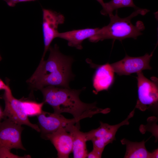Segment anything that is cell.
<instances>
[{"instance_id": "1", "label": "cell", "mask_w": 158, "mask_h": 158, "mask_svg": "<svg viewBox=\"0 0 158 158\" xmlns=\"http://www.w3.org/2000/svg\"><path fill=\"white\" fill-rule=\"evenodd\" d=\"M49 50L48 59L41 60L27 83L36 90L49 86L70 87L69 82L73 77L71 69L73 59L62 54L56 44L50 46Z\"/></svg>"}, {"instance_id": "2", "label": "cell", "mask_w": 158, "mask_h": 158, "mask_svg": "<svg viewBox=\"0 0 158 158\" xmlns=\"http://www.w3.org/2000/svg\"><path fill=\"white\" fill-rule=\"evenodd\" d=\"M40 90L43 95L44 102L53 108L54 113H69L79 121L98 114H107L110 111L109 108L97 107L95 102L88 104L82 102L79 98L82 89L49 86Z\"/></svg>"}, {"instance_id": "3", "label": "cell", "mask_w": 158, "mask_h": 158, "mask_svg": "<svg viewBox=\"0 0 158 158\" xmlns=\"http://www.w3.org/2000/svg\"><path fill=\"white\" fill-rule=\"evenodd\" d=\"M149 10L138 8L128 17L121 18L118 14L117 10L116 13L109 15L110 21L107 25L100 28L97 33L89 39L90 42H96L104 40L112 39L121 41L123 39L132 38L136 39L142 34L141 32L145 29L143 23L137 21L135 25L131 20L134 17L138 15H144Z\"/></svg>"}, {"instance_id": "4", "label": "cell", "mask_w": 158, "mask_h": 158, "mask_svg": "<svg viewBox=\"0 0 158 158\" xmlns=\"http://www.w3.org/2000/svg\"><path fill=\"white\" fill-rule=\"evenodd\" d=\"M134 113L135 109L126 119L115 125L100 122L98 128L85 133L87 141H91L93 148L103 152L105 146L115 140V135L118 129L123 126L129 124V120L133 116Z\"/></svg>"}, {"instance_id": "5", "label": "cell", "mask_w": 158, "mask_h": 158, "mask_svg": "<svg viewBox=\"0 0 158 158\" xmlns=\"http://www.w3.org/2000/svg\"><path fill=\"white\" fill-rule=\"evenodd\" d=\"M137 74L138 99L135 107L144 111L158 103V79L152 77L149 79L142 72Z\"/></svg>"}, {"instance_id": "6", "label": "cell", "mask_w": 158, "mask_h": 158, "mask_svg": "<svg viewBox=\"0 0 158 158\" xmlns=\"http://www.w3.org/2000/svg\"><path fill=\"white\" fill-rule=\"evenodd\" d=\"M4 90L3 98L5 103V107L2 112V116L7 117L8 119L17 124L28 126L40 132L38 126L29 121L25 112L23 101L18 99L13 96L9 85Z\"/></svg>"}, {"instance_id": "7", "label": "cell", "mask_w": 158, "mask_h": 158, "mask_svg": "<svg viewBox=\"0 0 158 158\" xmlns=\"http://www.w3.org/2000/svg\"><path fill=\"white\" fill-rule=\"evenodd\" d=\"M64 21L65 17L62 14L50 9H43L42 29L44 50L42 60L44 59L53 40L58 37L59 25L63 24Z\"/></svg>"}, {"instance_id": "8", "label": "cell", "mask_w": 158, "mask_h": 158, "mask_svg": "<svg viewBox=\"0 0 158 158\" xmlns=\"http://www.w3.org/2000/svg\"><path fill=\"white\" fill-rule=\"evenodd\" d=\"M153 52L139 57H131L126 54L123 59L111 65L114 72L119 75H128L150 70L152 68L150 63Z\"/></svg>"}, {"instance_id": "9", "label": "cell", "mask_w": 158, "mask_h": 158, "mask_svg": "<svg viewBox=\"0 0 158 158\" xmlns=\"http://www.w3.org/2000/svg\"><path fill=\"white\" fill-rule=\"evenodd\" d=\"M23 128L8 118L0 123V148L9 150L13 148L25 150L21 140Z\"/></svg>"}, {"instance_id": "10", "label": "cell", "mask_w": 158, "mask_h": 158, "mask_svg": "<svg viewBox=\"0 0 158 158\" xmlns=\"http://www.w3.org/2000/svg\"><path fill=\"white\" fill-rule=\"evenodd\" d=\"M39 127L43 138L46 135L51 133L58 129L79 122L73 118L67 119L61 114L53 113L43 111L37 116Z\"/></svg>"}, {"instance_id": "11", "label": "cell", "mask_w": 158, "mask_h": 158, "mask_svg": "<svg viewBox=\"0 0 158 158\" xmlns=\"http://www.w3.org/2000/svg\"><path fill=\"white\" fill-rule=\"evenodd\" d=\"M43 138L49 140L54 145L57 152L58 158H68L72 152V136L63 128L47 134Z\"/></svg>"}, {"instance_id": "12", "label": "cell", "mask_w": 158, "mask_h": 158, "mask_svg": "<svg viewBox=\"0 0 158 158\" xmlns=\"http://www.w3.org/2000/svg\"><path fill=\"white\" fill-rule=\"evenodd\" d=\"M87 61L92 67H96L92 79L95 93L97 94L100 91L107 90L114 80V72L111 64L107 63L96 66L91 63L88 60Z\"/></svg>"}, {"instance_id": "13", "label": "cell", "mask_w": 158, "mask_h": 158, "mask_svg": "<svg viewBox=\"0 0 158 158\" xmlns=\"http://www.w3.org/2000/svg\"><path fill=\"white\" fill-rule=\"evenodd\" d=\"M99 28H88L59 32L57 37L68 41L69 46L81 49L83 48L82 44L83 41L95 35Z\"/></svg>"}, {"instance_id": "14", "label": "cell", "mask_w": 158, "mask_h": 158, "mask_svg": "<svg viewBox=\"0 0 158 158\" xmlns=\"http://www.w3.org/2000/svg\"><path fill=\"white\" fill-rule=\"evenodd\" d=\"M65 129L70 133L73 137V157H87L88 152L86 147L87 141L85 133L80 130L79 122L71 125Z\"/></svg>"}, {"instance_id": "15", "label": "cell", "mask_w": 158, "mask_h": 158, "mask_svg": "<svg viewBox=\"0 0 158 158\" xmlns=\"http://www.w3.org/2000/svg\"><path fill=\"white\" fill-rule=\"evenodd\" d=\"M122 145L126 146L125 158H151V152H148L145 146V142H133L126 138L121 140Z\"/></svg>"}, {"instance_id": "16", "label": "cell", "mask_w": 158, "mask_h": 158, "mask_svg": "<svg viewBox=\"0 0 158 158\" xmlns=\"http://www.w3.org/2000/svg\"><path fill=\"white\" fill-rule=\"evenodd\" d=\"M126 7H131L135 9L138 8L134 4L133 0H111L104 3L102 9L100 11L102 15L109 16L115 10Z\"/></svg>"}, {"instance_id": "17", "label": "cell", "mask_w": 158, "mask_h": 158, "mask_svg": "<svg viewBox=\"0 0 158 158\" xmlns=\"http://www.w3.org/2000/svg\"><path fill=\"white\" fill-rule=\"evenodd\" d=\"M23 102L25 112L28 116H38L43 111L42 108L44 102L37 103L30 101H23Z\"/></svg>"}, {"instance_id": "18", "label": "cell", "mask_w": 158, "mask_h": 158, "mask_svg": "<svg viewBox=\"0 0 158 158\" xmlns=\"http://www.w3.org/2000/svg\"><path fill=\"white\" fill-rule=\"evenodd\" d=\"M103 152L93 148L92 150L88 153L87 157L88 158H100L102 157Z\"/></svg>"}, {"instance_id": "19", "label": "cell", "mask_w": 158, "mask_h": 158, "mask_svg": "<svg viewBox=\"0 0 158 158\" xmlns=\"http://www.w3.org/2000/svg\"><path fill=\"white\" fill-rule=\"evenodd\" d=\"M10 6L13 7L18 3V0H4Z\"/></svg>"}, {"instance_id": "20", "label": "cell", "mask_w": 158, "mask_h": 158, "mask_svg": "<svg viewBox=\"0 0 158 158\" xmlns=\"http://www.w3.org/2000/svg\"><path fill=\"white\" fill-rule=\"evenodd\" d=\"M8 83L7 84H5L0 79V90H5L8 87L9 85Z\"/></svg>"}, {"instance_id": "21", "label": "cell", "mask_w": 158, "mask_h": 158, "mask_svg": "<svg viewBox=\"0 0 158 158\" xmlns=\"http://www.w3.org/2000/svg\"><path fill=\"white\" fill-rule=\"evenodd\" d=\"M158 156V150L157 149L151 152V158H157Z\"/></svg>"}, {"instance_id": "22", "label": "cell", "mask_w": 158, "mask_h": 158, "mask_svg": "<svg viewBox=\"0 0 158 158\" xmlns=\"http://www.w3.org/2000/svg\"><path fill=\"white\" fill-rule=\"evenodd\" d=\"M102 6V7L104 6V2L103 0H96Z\"/></svg>"}, {"instance_id": "23", "label": "cell", "mask_w": 158, "mask_h": 158, "mask_svg": "<svg viewBox=\"0 0 158 158\" xmlns=\"http://www.w3.org/2000/svg\"><path fill=\"white\" fill-rule=\"evenodd\" d=\"M35 0H18V3L19 2H22L32 1H35Z\"/></svg>"}, {"instance_id": "24", "label": "cell", "mask_w": 158, "mask_h": 158, "mask_svg": "<svg viewBox=\"0 0 158 158\" xmlns=\"http://www.w3.org/2000/svg\"><path fill=\"white\" fill-rule=\"evenodd\" d=\"M2 116V113L1 112L0 109V118Z\"/></svg>"}, {"instance_id": "25", "label": "cell", "mask_w": 158, "mask_h": 158, "mask_svg": "<svg viewBox=\"0 0 158 158\" xmlns=\"http://www.w3.org/2000/svg\"><path fill=\"white\" fill-rule=\"evenodd\" d=\"M1 56L0 55V61L1 60Z\"/></svg>"}]
</instances>
